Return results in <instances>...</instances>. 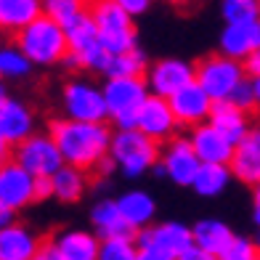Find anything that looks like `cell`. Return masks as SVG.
<instances>
[{
  "label": "cell",
  "mask_w": 260,
  "mask_h": 260,
  "mask_svg": "<svg viewBox=\"0 0 260 260\" xmlns=\"http://www.w3.org/2000/svg\"><path fill=\"white\" fill-rule=\"evenodd\" d=\"M48 136L61 151L64 165L77 168L82 173L90 168H99V162L109 157L112 138H114L106 122H75V120H67V117L51 120Z\"/></svg>",
  "instance_id": "1"
},
{
  "label": "cell",
  "mask_w": 260,
  "mask_h": 260,
  "mask_svg": "<svg viewBox=\"0 0 260 260\" xmlns=\"http://www.w3.org/2000/svg\"><path fill=\"white\" fill-rule=\"evenodd\" d=\"M16 45L19 51L29 58V64L38 67H51L64 61L69 53V43H67V32L61 24H56L51 16H40L32 24L16 35Z\"/></svg>",
  "instance_id": "2"
},
{
  "label": "cell",
  "mask_w": 260,
  "mask_h": 260,
  "mask_svg": "<svg viewBox=\"0 0 260 260\" xmlns=\"http://www.w3.org/2000/svg\"><path fill=\"white\" fill-rule=\"evenodd\" d=\"M151 96L146 77H125V80H106L104 82V99L106 112L114 120L117 130H136L138 112Z\"/></svg>",
  "instance_id": "3"
},
{
  "label": "cell",
  "mask_w": 260,
  "mask_h": 260,
  "mask_svg": "<svg viewBox=\"0 0 260 260\" xmlns=\"http://www.w3.org/2000/svg\"><path fill=\"white\" fill-rule=\"evenodd\" d=\"M109 157L127 178H141L151 168H157V157H162V151L157 141L146 138L141 130H117Z\"/></svg>",
  "instance_id": "4"
},
{
  "label": "cell",
  "mask_w": 260,
  "mask_h": 260,
  "mask_svg": "<svg viewBox=\"0 0 260 260\" xmlns=\"http://www.w3.org/2000/svg\"><path fill=\"white\" fill-rule=\"evenodd\" d=\"M90 16L109 56H122L136 51L133 16H127L122 11L120 0H101V3L90 6Z\"/></svg>",
  "instance_id": "5"
},
{
  "label": "cell",
  "mask_w": 260,
  "mask_h": 260,
  "mask_svg": "<svg viewBox=\"0 0 260 260\" xmlns=\"http://www.w3.org/2000/svg\"><path fill=\"white\" fill-rule=\"evenodd\" d=\"M67 43H69V58L77 64V69H93V72H106L109 64V53H106L104 43L99 38V29L93 24L90 11H85L75 24H69L67 29Z\"/></svg>",
  "instance_id": "6"
},
{
  "label": "cell",
  "mask_w": 260,
  "mask_h": 260,
  "mask_svg": "<svg viewBox=\"0 0 260 260\" xmlns=\"http://www.w3.org/2000/svg\"><path fill=\"white\" fill-rule=\"evenodd\" d=\"M244 77H247L244 64L234 61V58L223 56V53L207 56L205 61H199V67H197V85L212 99V104L229 101L231 93L236 90V85H239Z\"/></svg>",
  "instance_id": "7"
},
{
  "label": "cell",
  "mask_w": 260,
  "mask_h": 260,
  "mask_svg": "<svg viewBox=\"0 0 260 260\" xmlns=\"http://www.w3.org/2000/svg\"><path fill=\"white\" fill-rule=\"evenodd\" d=\"M61 106L67 120H75V122H104L109 117L104 88L82 77L69 80L61 88Z\"/></svg>",
  "instance_id": "8"
},
{
  "label": "cell",
  "mask_w": 260,
  "mask_h": 260,
  "mask_svg": "<svg viewBox=\"0 0 260 260\" xmlns=\"http://www.w3.org/2000/svg\"><path fill=\"white\" fill-rule=\"evenodd\" d=\"M14 162H19L32 178H53V175L64 168L61 151L53 144L48 133H35L24 144L14 146Z\"/></svg>",
  "instance_id": "9"
},
{
  "label": "cell",
  "mask_w": 260,
  "mask_h": 260,
  "mask_svg": "<svg viewBox=\"0 0 260 260\" xmlns=\"http://www.w3.org/2000/svg\"><path fill=\"white\" fill-rule=\"evenodd\" d=\"M136 244L138 250H157L178 260V255H183L194 244V234H191V226H186L181 220H165L151 229L138 231Z\"/></svg>",
  "instance_id": "10"
},
{
  "label": "cell",
  "mask_w": 260,
  "mask_h": 260,
  "mask_svg": "<svg viewBox=\"0 0 260 260\" xmlns=\"http://www.w3.org/2000/svg\"><path fill=\"white\" fill-rule=\"evenodd\" d=\"M191 82H197V67H191L183 58H159L157 64L146 69L149 93L157 99H173Z\"/></svg>",
  "instance_id": "11"
},
{
  "label": "cell",
  "mask_w": 260,
  "mask_h": 260,
  "mask_svg": "<svg viewBox=\"0 0 260 260\" xmlns=\"http://www.w3.org/2000/svg\"><path fill=\"white\" fill-rule=\"evenodd\" d=\"M159 165L165 168V175L178 186H194L197 173H199V168H202V162H199L191 141L183 138V136L168 141V146L162 149Z\"/></svg>",
  "instance_id": "12"
},
{
  "label": "cell",
  "mask_w": 260,
  "mask_h": 260,
  "mask_svg": "<svg viewBox=\"0 0 260 260\" xmlns=\"http://www.w3.org/2000/svg\"><path fill=\"white\" fill-rule=\"evenodd\" d=\"M35 202V178L19 162L6 159L0 165V205L16 212Z\"/></svg>",
  "instance_id": "13"
},
{
  "label": "cell",
  "mask_w": 260,
  "mask_h": 260,
  "mask_svg": "<svg viewBox=\"0 0 260 260\" xmlns=\"http://www.w3.org/2000/svg\"><path fill=\"white\" fill-rule=\"evenodd\" d=\"M178 127V120L170 109V101L168 99H157V96H149L146 104L141 106L138 112V127L146 138L151 141H173V133Z\"/></svg>",
  "instance_id": "14"
},
{
  "label": "cell",
  "mask_w": 260,
  "mask_h": 260,
  "mask_svg": "<svg viewBox=\"0 0 260 260\" xmlns=\"http://www.w3.org/2000/svg\"><path fill=\"white\" fill-rule=\"evenodd\" d=\"M170 101V109L175 114L178 125H191V127H199V125H207L210 122V112H212V99L207 93L191 82L186 85L183 90H178Z\"/></svg>",
  "instance_id": "15"
},
{
  "label": "cell",
  "mask_w": 260,
  "mask_h": 260,
  "mask_svg": "<svg viewBox=\"0 0 260 260\" xmlns=\"http://www.w3.org/2000/svg\"><path fill=\"white\" fill-rule=\"evenodd\" d=\"M188 141H191V146H194L202 165H231V159H234L236 144H231V141L223 136L218 127H212L210 122L194 127Z\"/></svg>",
  "instance_id": "16"
},
{
  "label": "cell",
  "mask_w": 260,
  "mask_h": 260,
  "mask_svg": "<svg viewBox=\"0 0 260 260\" xmlns=\"http://www.w3.org/2000/svg\"><path fill=\"white\" fill-rule=\"evenodd\" d=\"M0 136L6 138L8 146H19L35 136V114L24 101L8 99L0 106Z\"/></svg>",
  "instance_id": "17"
},
{
  "label": "cell",
  "mask_w": 260,
  "mask_h": 260,
  "mask_svg": "<svg viewBox=\"0 0 260 260\" xmlns=\"http://www.w3.org/2000/svg\"><path fill=\"white\" fill-rule=\"evenodd\" d=\"M40 247V236L24 223L14 220L11 226L0 229V260H32Z\"/></svg>",
  "instance_id": "18"
},
{
  "label": "cell",
  "mask_w": 260,
  "mask_h": 260,
  "mask_svg": "<svg viewBox=\"0 0 260 260\" xmlns=\"http://www.w3.org/2000/svg\"><path fill=\"white\" fill-rule=\"evenodd\" d=\"M231 173L234 178H239L242 183L257 186L260 183V127H252L234 149L231 159Z\"/></svg>",
  "instance_id": "19"
},
{
  "label": "cell",
  "mask_w": 260,
  "mask_h": 260,
  "mask_svg": "<svg viewBox=\"0 0 260 260\" xmlns=\"http://www.w3.org/2000/svg\"><path fill=\"white\" fill-rule=\"evenodd\" d=\"M51 244L64 260H99V250H101L99 236L93 231H82V229L58 231Z\"/></svg>",
  "instance_id": "20"
},
{
  "label": "cell",
  "mask_w": 260,
  "mask_h": 260,
  "mask_svg": "<svg viewBox=\"0 0 260 260\" xmlns=\"http://www.w3.org/2000/svg\"><path fill=\"white\" fill-rule=\"evenodd\" d=\"M255 51H260V19L252 24L244 27H226L220 32V53L234 58V61H242L247 56H252Z\"/></svg>",
  "instance_id": "21"
},
{
  "label": "cell",
  "mask_w": 260,
  "mask_h": 260,
  "mask_svg": "<svg viewBox=\"0 0 260 260\" xmlns=\"http://www.w3.org/2000/svg\"><path fill=\"white\" fill-rule=\"evenodd\" d=\"M90 223H93V234L99 239H120V236H136V231L125 223L117 199H101L93 205L90 210Z\"/></svg>",
  "instance_id": "22"
},
{
  "label": "cell",
  "mask_w": 260,
  "mask_h": 260,
  "mask_svg": "<svg viewBox=\"0 0 260 260\" xmlns=\"http://www.w3.org/2000/svg\"><path fill=\"white\" fill-rule=\"evenodd\" d=\"M117 207H120L122 218L136 234L151 229V220L157 215V205L151 199L149 191H141V188H133V191H125L120 199H117Z\"/></svg>",
  "instance_id": "23"
},
{
  "label": "cell",
  "mask_w": 260,
  "mask_h": 260,
  "mask_svg": "<svg viewBox=\"0 0 260 260\" xmlns=\"http://www.w3.org/2000/svg\"><path fill=\"white\" fill-rule=\"evenodd\" d=\"M191 234H194V244L207 250L210 255L220 257L226 252V247L236 239V234L231 231L229 223H223L218 218H205V220H197L191 226Z\"/></svg>",
  "instance_id": "24"
},
{
  "label": "cell",
  "mask_w": 260,
  "mask_h": 260,
  "mask_svg": "<svg viewBox=\"0 0 260 260\" xmlns=\"http://www.w3.org/2000/svg\"><path fill=\"white\" fill-rule=\"evenodd\" d=\"M43 16V3L38 0H0V29L24 32L35 19Z\"/></svg>",
  "instance_id": "25"
},
{
  "label": "cell",
  "mask_w": 260,
  "mask_h": 260,
  "mask_svg": "<svg viewBox=\"0 0 260 260\" xmlns=\"http://www.w3.org/2000/svg\"><path fill=\"white\" fill-rule=\"evenodd\" d=\"M210 125L218 127L220 133L231 141V144H239V141L252 130L250 122H247V114H244L242 109H236L231 101H218V104H212Z\"/></svg>",
  "instance_id": "26"
},
{
  "label": "cell",
  "mask_w": 260,
  "mask_h": 260,
  "mask_svg": "<svg viewBox=\"0 0 260 260\" xmlns=\"http://www.w3.org/2000/svg\"><path fill=\"white\" fill-rule=\"evenodd\" d=\"M51 181H53V199H58V202H80L88 188L85 173L77 168H69V165H64Z\"/></svg>",
  "instance_id": "27"
},
{
  "label": "cell",
  "mask_w": 260,
  "mask_h": 260,
  "mask_svg": "<svg viewBox=\"0 0 260 260\" xmlns=\"http://www.w3.org/2000/svg\"><path fill=\"white\" fill-rule=\"evenodd\" d=\"M231 178H234V173L229 165H202L191 188L199 197H218L229 188Z\"/></svg>",
  "instance_id": "28"
},
{
  "label": "cell",
  "mask_w": 260,
  "mask_h": 260,
  "mask_svg": "<svg viewBox=\"0 0 260 260\" xmlns=\"http://www.w3.org/2000/svg\"><path fill=\"white\" fill-rule=\"evenodd\" d=\"M146 58L138 48L122 53V56H112L106 64V80H125V77H144L146 75Z\"/></svg>",
  "instance_id": "29"
},
{
  "label": "cell",
  "mask_w": 260,
  "mask_h": 260,
  "mask_svg": "<svg viewBox=\"0 0 260 260\" xmlns=\"http://www.w3.org/2000/svg\"><path fill=\"white\" fill-rule=\"evenodd\" d=\"M220 14L226 27H244L260 19V3H255V0H223Z\"/></svg>",
  "instance_id": "30"
},
{
  "label": "cell",
  "mask_w": 260,
  "mask_h": 260,
  "mask_svg": "<svg viewBox=\"0 0 260 260\" xmlns=\"http://www.w3.org/2000/svg\"><path fill=\"white\" fill-rule=\"evenodd\" d=\"M29 58L19 51V45H0V80L8 82V80H21L29 75Z\"/></svg>",
  "instance_id": "31"
},
{
  "label": "cell",
  "mask_w": 260,
  "mask_h": 260,
  "mask_svg": "<svg viewBox=\"0 0 260 260\" xmlns=\"http://www.w3.org/2000/svg\"><path fill=\"white\" fill-rule=\"evenodd\" d=\"M43 14L51 16L56 24H61L67 29L69 24H75V21L85 14V6L77 3V0H45V3H43Z\"/></svg>",
  "instance_id": "32"
},
{
  "label": "cell",
  "mask_w": 260,
  "mask_h": 260,
  "mask_svg": "<svg viewBox=\"0 0 260 260\" xmlns=\"http://www.w3.org/2000/svg\"><path fill=\"white\" fill-rule=\"evenodd\" d=\"M141 250L136 244V236H120V239H104L99 260H138Z\"/></svg>",
  "instance_id": "33"
},
{
  "label": "cell",
  "mask_w": 260,
  "mask_h": 260,
  "mask_svg": "<svg viewBox=\"0 0 260 260\" xmlns=\"http://www.w3.org/2000/svg\"><path fill=\"white\" fill-rule=\"evenodd\" d=\"M257 257H260L257 255V242L244 239V236H236L218 260H257Z\"/></svg>",
  "instance_id": "34"
},
{
  "label": "cell",
  "mask_w": 260,
  "mask_h": 260,
  "mask_svg": "<svg viewBox=\"0 0 260 260\" xmlns=\"http://www.w3.org/2000/svg\"><path fill=\"white\" fill-rule=\"evenodd\" d=\"M236 109H242L244 114L250 112V109H255V90H252V80L250 77H244L239 85H236V90L231 93V99H229Z\"/></svg>",
  "instance_id": "35"
},
{
  "label": "cell",
  "mask_w": 260,
  "mask_h": 260,
  "mask_svg": "<svg viewBox=\"0 0 260 260\" xmlns=\"http://www.w3.org/2000/svg\"><path fill=\"white\" fill-rule=\"evenodd\" d=\"M53 197V181L51 178H35V202Z\"/></svg>",
  "instance_id": "36"
},
{
  "label": "cell",
  "mask_w": 260,
  "mask_h": 260,
  "mask_svg": "<svg viewBox=\"0 0 260 260\" xmlns=\"http://www.w3.org/2000/svg\"><path fill=\"white\" fill-rule=\"evenodd\" d=\"M120 6L127 16H141L149 11V0H120Z\"/></svg>",
  "instance_id": "37"
},
{
  "label": "cell",
  "mask_w": 260,
  "mask_h": 260,
  "mask_svg": "<svg viewBox=\"0 0 260 260\" xmlns=\"http://www.w3.org/2000/svg\"><path fill=\"white\" fill-rule=\"evenodd\" d=\"M178 260H218V257H215V255H210L207 250H202V247L191 244L183 255H178Z\"/></svg>",
  "instance_id": "38"
},
{
  "label": "cell",
  "mask_w": 260,
  "mask_h": 260,
  "mask_svg": "<svg viewBox=\"0 0 260 260\" xmlns=\"http://www.w3.org/2000/svg\"><path fill=\"white\" fill-rule=\"evenodd\" d=\"M244 72H247V77H250V80L260 77V51H255L252 56L244 58Z\"/></svg>",
  "instance_id": "39"
},
{
  "label": "cell",
  "mask_w": 260,
  "mask_h": 260,
  "mask_svg": "<svg viewBox=\"0 0 260 260\" xmlns=\"http://www.w3.org/2000/svg\"><path fill=\"white\" fill-rule=\"evenodd\" d=\"M252 220L260 226V183L252 186Z\"/></svg>",
  "instance_id": "40"
},
{
  "label": "cell",
  "mask_w": 260,
  "mask_h": 260,
  "mask_svg": "<svg viewBox=\"0 0 260 260\" xmlns=\"http://www.w3.org/2000/svg\"><path fill=\"white\" fill-rule=\"evenodd\" d=\"M138 260H175V257L165 255V252H157V250H141Z\"/></svg>",
  "instance_id": "41"
},
{
  "label": "cell",
  "mask_w": 260,
  "mask_h": 260,
  "mask_svg": "<svg viewBox=\"0 0 260 260\" xmlns=\"http://www.w3.org/2000/svg\"><path fill=\"white\" fill-rule=\"evenodd\" d=\"M32 260H56V250H53V244H43V247H40V252L35 255Z\"/></svg>",
  "instance_id": "42"
},
{
  "label": "cell",
  "mask_w": 260,
  "mask_h": 260,
  "mask_svg": "<svg viewBox=\"0 0 260 260\" xmlns=\"http://www.w3.org/2000/svg\"><path fill=\"white\" fill-rule=\"evenodd\" d=\"M114 168H117L114 159H112V157H104V159L99 162V168H96V170H99L101 175H109V173H114Z\"/></svg>",
  "instance_id": "43"
},
{
  "label": "cell",
  "mask_w": 260,
  "mask_h": 260,
  "mask_svg": "<svg viewBox=\"0 0 260 260\" xmlns=\"http://www.w3.org/2000/svg\"><path fill=\"white\" fill-rule=\"evenodd\" d=\"M11 223H14V212H11V210H6L3 205H0V229L11 226Z\"/></svg>",
  "instance_id": "44"
},
{
  "label": "cell",
  "mask_w": 260,
  "mask_h": 260,
  "mask_svg": "<svg viewBox=\"0 0 260 260\" xmlns=\"http://www.w3.org/2000/svg\"><path fill=\"white\" fill-rule=\"evenodd\" d=\"M8 151H11V146L6 144V138L0 136V165H3V162L8 159Z\"/></svg>",
  "instance_id": "45"
},
{
  "label": "cell",
  "mask_w": 260,
  "mask_h": 260,
  "mask_svg": "<svg viewBox=\"0 0 260 260\" xmlns=\"http://www.w3.org/2000/svg\"><path fill=\"white\" fill-rule=\"evenodd\" d=\"M8 99H11V96H8V88H6V82L0 80V106H3V104H6Z\"/></svg>",
  "instance_id": "46"
},
{
  "label": "cell",
  "mask_w": 260,
  "mask_h": 260,
  "mask_svg": "<svg viewBox=\"0 0 260 260\" xmlns=\"http://www.w3.org/2000/svg\"><path fill=\"white\" fill-rule=\"evenodd\" d=\"M252 90H255V106H260V77L252 80Z\"/></svg>",
  "instance_id": "47"
},
{
  "label": "cell",
  "mask_w": 260,
  "mask_h": 260,
  "mask_svg": "<svg viewBox=\"0 0 260 260\" xmlns=\"http://www.w3.org/2000/svg\"><path fill=\"white\" fill-rule=\"evenodd\" d=\"M53 250H56V247H53ZM56 260H64V257H61V255H58V252H56Z\"/></svg>",
  "instance_id": "48"
},
{
  "label": "cell",
  "mask_w": 260,
  "mask_h": 260,
  "mask_svg": "<svg viewBox=\"0 0 260 260\" xmlns=\"http://www.w3.org/2000/svg\"><path fill=\"white\" fill-rule=\"evenodd\" d=\"M257 255H260V239H257Z\"/></svg>",
  "instance_id": "49"
},
{
  "label": "cell",
  "mask_w": 260,
  "mask_h": 260,
  "mask_svg": "<svg viewBox=\"0 0 260 260\" xmlns=\"http://www.w3.org/2000/svg\"><path fill=\"white\" fill-rule=\"evenodd\" d=\"M257 260H260V257H257Z\"/></svg>",
  "instance_id": "50"
}]
</instances>
